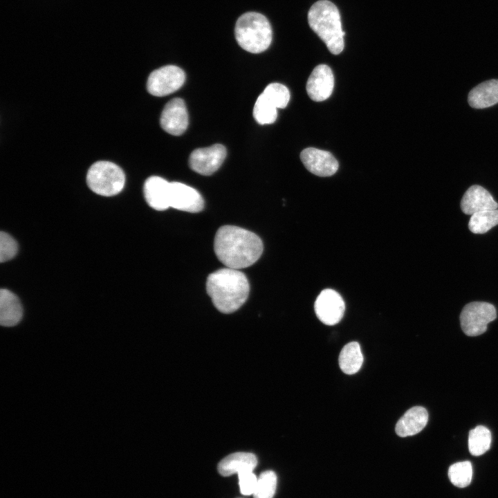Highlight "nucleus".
Masks as SVG:
<instances>
[{
	"mask_svg": "<svg viewBox=\"0 0 498 498\" xmlns=\"http://www.w3.org/2000/svg\"><path fill=\"white\" fill-rule=\"evenodd\" d=\"M89 187L95 193L111 196L120 192L125 183V175L116 164L106 160L97 161L86 175Z\"/></svg>",
	"mask_w": 498,
	"mask_h": 498,
	"instance_id": "5",
	"label": "nucleus"
},
{
	"mask_svg": "<svg viewBox=\"0 0 498 498\" xmlns=\"http://www.w3.org/2000/svg\"><path fill=\"white\" fill-rule=\"evenodd\" d=\"M277 107L261 93L255 102L253 116L260 124H272L277 119Z\"/></svg>",
	"mask_w": 498,
	"mask_h": 498,
	"instance_id": "23",
	"label": "nucleus"
},
{
	"mask_svg": "<svg viewBox=\"0 0 498 498\" xmlns=\"http://www.w3.org/2000/svg\"><path fill=\"white\" fill-rule=\"evenodd\" d=\"M226 156V149L221 144L194 150L189 158L191 169L196 173L210 176L221 165Z\"/></svg>",
	"mask_w": 498,
	"mask_h": 498,
	"instance_id": "8",
	"label": "nucleus"
},
{
	"mask_svg": "<svg viewBox=\"0 0 498 498\" xmlns=\"http://www.w3.org/2000/svg\"><path fill=\"white\" fill-rule=\"evenodd\" d=\"M185 80V74L181 68L167 65L151 73L147 79V89L152 95L162 97L178 90Z\"/></svg>",
	"mask_w": 498,
	"mask_h": 498,
	"instance_id": "7",
	"label": "nucleus"
},
{
	"mask_svg": "<svg viewBox=\"0 0 498 498\" xmlns=\"http://www.w3.org/2000/svg\"><path fill=\"white\" fill-rule=\"evenodd\" d=\"M22 306L19 298L11 291L0 290V323L4 326H13L21 320Z\"/></svg>",
	"mask_w": 498,
	"mask_h": 498,
	"instance_id": "19",
	"label": "nucleus"
},
{
	"mask_svg": "<svg viewBox=\"0 0 498 498\" xmlns=\"http://www.w3.org/2000/svg\"><path fill=\"white\" fill-rule=\"evenodd\" d=\"M448 477L452 483L459 488L468 486L472 480V468L470 461H461L452 464L448 470Z\"/></svg>",
	"mask_w": 498,
	"mask_h": 498,
	"instance_id": "24",
	"label": "nucleus"
},
{
	"mask_svg": "<svg viewBox=\"0 0 498 498\" xmlns=\"http://www.w3.org/2000/svg\"><path fill=\"white\" fill-rule=\"evenodd\" d=\"M300 159L310 172L318 176H332L338 169V160L327 151L308 147L302 151Z\"/></svg>",
	"mask_w": 498,
	"mask_h": 498,
	"instance_id": "11",
	"label": "nucleus"
},
{
	"mask_svg": "<svg viewBox=\"0 0 498 498\" xmlns=\"http://www.w3.org/2000/svg\"><path fill=\"white\" fill-rule=\"evenodd\" d=\"M188 114L184 100L176 98L169 101L160 115L161 127L168 133L180 136L188 126Z\"/></svg>",
	"mask_w": 498,
	"mask_h": 498,
	"instance_id": "10",
	"label": "nucleus"
},
{
	"mask_svg": "<svg viewBox=\"0 0 498 498\" xmlns=\"http://www.w3.org/2000/svg\"><path fill=\"white\" fill-rule=\"evenodd\" d=\"M311 28L324 42L333 55L344 49V32L342 30L340 15L338 8L328 0L315 2L308 13Z\"/></svg>",
	"mask_w": 498,
	"mask_h": 498,
	"instance_id": "3",
	"label": "nucleus"
},
{
	"mask_svg": "<svg viewBox=\"0 0 498 498\" xmlns=\"http://www.w3.org/2000/svg\"><path fill=\"white\" fill-rule=\"evenodd\" d=\"M241 492L244 495L254 493L257 479L252 471H246L238 474Z\"/></svg>",
	"mask_w": 498,
	"mask_h": 498,
	"instance_id": "28",
	"label": "nucleus"
},
{
	"mask_svg": "<svg viewBox=\"0 0 498 498\" xmlns=\"http://www.w3.org/2000/svg\"><path fill=\"white\" fill-rule=\"evenodd\" d=\"M206 290L214 306L220 312L231 313L245 303L250 286L242 272L227 267L217 270L208 276Z\"/></svg>",
	"mask_w": 498,
	"mask_h": 498,
	"instance_id": "2",
	"label": "nucleus"
},
{
	"mask_svg": "<svg viewBox=\"0 0 498 498\" xmlns=\"http://www.w3.org/2000/svg\"><path fill=\"white\" fill-rule=\"evenodd\" d=\"M333 86L334 76L331 68L320 64L314 68L308 79L306 91L312 100L321 102L331 96Z\"/></svg>",
	"mask_w": 498,
	"mask_h": 498,
	"instance_id": "13",
	"label": "nucleus"
},
{
	"mask_svg": "<svg viewBox=\"0 0 498 498\" xmlns=\"http://www.w3.org/2000/svg\"><path fill=\"white\" fill-rule=\"evenodd\" d=\"M169 206L181 211L196 213L204 208V201L194 188L179 182H171Z\"/></svg>",
	"mask_w": 498,
	"mask_h": 498,
	"instance_id": "12",
	"label": "nucleus"
},
{
	"mask_svg": "<svg viewBox=\"0 0 498 498\" xmlns=\"http://www.w3.org/2000/svg\"><path fill=\"white\" fill-rule=\"evenodd\" d=\"M468 101L471 107L483 109L498 103V79L485 81L473 88Z\"/></svg>",
	"mask_w": 498,
	"mask_h": 498,
	"instance_id": "18",
	"label": "nucleus"
},
{
	"mask_svg": "<svg viewBox=\"0 0 498 498\" xmlns=\"http://www.w3.org/2000/svg\"><path fill=\"white\" fill-rule=\"evenodd\" d=\"M363 363V356L360 346L356 342L347 344L341 350L339 356V365L346 374L357 373Z\"/></svg>",
	"mask_w": 498,
	"mask_h": 498,
	"instance_id": "20",
	"label": "nucleus"
},
{
	"mask_svg": "<svg viewBox=\"0 0 498 498\" xmlns=\"http://www.w3.org/2000/svg\"><path fill=\"white\" fill-rule=\"evenodd\" d=\"M427 421L428 413L425 408L413 407L398 421L395 427L396 433L401 437L415 435L426 426Z\"/></svg>",
	"mask_w": 498,
	"mask_h": 498,
	"instance_id": "16",
	"label": "nucleus"
},
{
	"mask_svg": "<svg viewBox=\"0 0 498 498\" xmlns=\"http://www.w3.org/2000/svg\"><path fill=\"white\" fill-rule=\"evenodd\" d=\"M262 93L277 109H284L290 100V92L288 88L279 83L268 84Z\"/></svg>",
	"mask_w": 498,
	"mask_h": 498,
	"instance_id": "26",
	"label": "nucleus"
},
{
	"mask_svg": "<svg viewBox=\"0 0 498 498\" xmlns=\"http://www.w3.org/2000/svg\"><path fill=\"white\" fill-rule=\"evenodd\" d=\"M492 436L490 430L482 425L471 430L468 436V448L471 454L480 456L487 452L491 445Z\"/></svg>",
	"mask_w": 498,
	"mask_h": 498,
	"instance_id": "21",
	"label": "nucleus"
},
{
	"mask_svg": "<svg viewBox=\"0 0 498 498\" xmlns=\"http://www.w3.org/2000/svg\"><path fill=\"white\" fill-rule=\"evenodd\" d=\"M171 182L162 177L152 176L144 184V194L148 205L156 210L169 208Z\"/></svg>",
	"mask_w": 498,
	"mask_h": 498,
	"instance_id": "15",
	"label": "nucleus"
},
{
	"mask_svg": "<svg viewBox=\"0 0 498 498\" xmlns=\"http://www.w3.org/2000/svg\"><path fill=\"white\" fill-rule=\"evenodd\" d=\"M263 243L255 233L246 229L223 225L216 232L214 249L226 267L241 269L255 263L263 252Z\"/></svg>",
	"mask_w": 498,
	"mask_h": 498,
	"instance_id": "1",
	"label": "nucleus"
},
{
	"mask_svg": "<svg viewBox=\"0 0 498 498\" xmlns=\"http://www.w3.org/2000/svg\"><path fill=\"white\" fill-rule=\"evenodd\" d=\"M498 224V209L477 212L471 215L469 230L474 234H483Z\"/></svg>",
	"mask_w": 498,
	"mask_h": 498,
	"instance_id": "22",
	"label": "nucleus"
},
{
	"mask_svg": "<svg viewBox=\"0 0 498 498\" xmlns=\"http://www.w3.org/2000/svg\"><path fill=\"white\" fill-rule=\"evenodd\" d=\"M497 208L498 203L490 193L478 185L470 187L461 201L462 212L468 215L482 210H495Z\"/></svg>",
	"mask_w": 498,
	"mask_h": 498,
	"instance_id": "14",
	"label": "nucleus"
},
{
	"mask_svg": "<svg viewBox=\"0 0 498 498\" xmlns=\"http://www.w3.org/2000/svg\"><path fill=\"white\" fill-rule=\"evenodd\" d=\"M315 312L318 319L324 324L332 326L338 324L344 313V302L341 295L334 290L324 289L315 302Z\"/></svg>",
	"mask_w": 498,
	"mask_h": 498,
	"instance_id": "9",
	"label": "nucleus"
},
{
	"mask_svg": "<svg viewBox=\"0 0 498 498\" xmlns=\"http://www.w3.org/2000/svg\"><path fill=\"white\" fill-rule=\"evenodd\" d=\"M257 464L256 456L250 452H234L223 458L218 465L219 472L224 477L252 471Z\"/></svg>",
	"mask_w": 498,
	"mask_h": 498,
	"instance_id": "17",
	"label": "nucleus"
},
{
	"mask_svg": "<svg viewBox=\"0 0 498 498\" xmlns=\"http://www.w3.org/2000/svg\"><path fill=\"white\" fill-rule=\"evenodd\" d=\"M17 252L16 241L4 232L0 233V261L1 263L13 258Z\"/></svg>",
	"mask_w": 498,
	"mask_h": 498,
	"instance_id": "27",
	"label": "nucleus"
},
{
	"mask_svg": "<svg viewBox=\"0 0 498 498\" xmlns=\"http://www.w3.org/2000/svg\"><path fill=\"white\" fill-rule=\"evenodd\" d=\"M234 35L239 46L251 53L264 52L272 42V28L268 20L255 12H246L238 19Z\"/></svg>",
	"mask_w": 498,
	"mask_h": 498,
	"instance_id": "4",
	"label": "nucleus"
},
{
	"mask_svg": "<svg viewBox=\"0 0 498 498\" xmlns=\"http://www.w3.org/2000/svg\"><path fill=\"white\" fill-rule=\"evenodd\" d=\"M496 317V308L492 304L484 302H470L461 311V329L468 336L479 335L487 330L488 324Z\"/></svg>",
	"mask_w": 498,
	"mask_h": 498,
	"instance_id": "6",
	"label": "nucleus"
},
{
	"mask_svg": "<svg viewBox=\"0 0 498 498\" xmlns=\"http://www.w3.org/2000/svg\"><path fill=\"white\" fill-rule=\"evenodd\" d=\"M277 488V475L273 470L263 472L257 479L254 498H273Z\"/></svg>",
	"mask_w": 498,
	"mask_h": 498,
	"instance_id": "25",
	"label": "nucleus"
}]
</instances>
